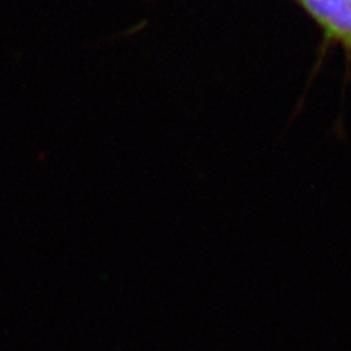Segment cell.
I'll return each instance as SVG.
<instances>
[{"label": "cell", "instance_id": "6da1fadb", "mask_svg": "<svg viewBox=\"0 0 351 351\" xmlns=\"http://www.w3.org/2000/svg\"><path fill=\"white\" fill-rule=\"evenodd\" d=\"M321 27L325 41L351 54V0H295Z\"/></svg>", "mask_w": 351, "mask_h": 351}]
</instances>
